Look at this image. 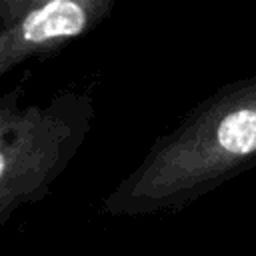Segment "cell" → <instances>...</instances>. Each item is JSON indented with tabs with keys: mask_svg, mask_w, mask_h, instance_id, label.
Segmentation results:
<instances>
[{
	"mask_svg": "<svg viewBox=\"0 0 256 256\" xmlns=\"http://www.w3.org/2000/svg\"><path fill=\"white\" fill-rule=\"evenodd\" d=\"M94 118L84 92L46 104H20V88L0 96V228L16 210L44 198L80 150Z\"/></svg>",
	"mask_w": 256,
	"mask_h": 256,
	"instance_id": "cell-2",
	"label": "cell"
},
{
	"mask_svg": "<svg viewBox=\"0 0 256 256\" xmlns=\"http://www.w3.org/2000/svg\"><path fill=\"white\" fill-rule=\"evenodd\" d=\"M256 166V74L198 102L104 198L110 216L182 210Z\"/></svg>",
	"mask_w": 256,
	"mask_h": 256,
	"instance_id": "cell-1",
	"label": "cell"
},
{
	"mask_svg": "<svg viewBox=\"0 0 256 256\" xmlns=\"http://www.w3.org/2000/svg\"><path fill=\"white\" fill-rule=\"evenodd\" d=\"M112 8V0H0V80L16 64L88 34Z\"/></svg>",
	"mask_w": 256,
	"mask_h": 256,
	"instance_id": "cell-3",
	"label": "cell"
}]
</instances>
